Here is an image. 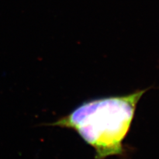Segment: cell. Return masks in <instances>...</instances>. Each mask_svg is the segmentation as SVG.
<instances>
[{
  "mask_svg": "<svg viewBox=\"0 0 159 159\" xmlns=\"http://www.w3.org/2000/svg\"><path fill=\"white\" fill-rule=\"evenodd\" d=\"M147 89L84 102L68 115L43 125L72 129L94 149V159L123 157V141L131 128L137 104Z\"/></svg>",
  "mask_w": 159,
  "mask_h": 159,
  "instance_id": "obj_1",
  "label": "cell"
}]
</instances>
